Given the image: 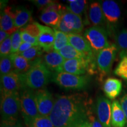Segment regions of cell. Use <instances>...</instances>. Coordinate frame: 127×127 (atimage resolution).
<instances>
[{"label":"cell","mask_w":127,"mask_h":127,"mask_svg":"<svg viewBox=\"0 0 127 127\" xmlns=\"http://www.w3.org/2000/svg\"><path fill=\"white\" fill-rule=\"evenodd\" d=\"M15 9L11 7H7L1 12V30L11 35L18 29L15 26Z\"/></svg>","instance_id":"cell-14"},{"label":"cell","mask_w":127,"mask_h":127,"mask_svg":"<svg viewBox=\"0 0 127 127\" xmlns=\"http://www.w3.org/2000/svg\"><path fill=\"white\" fill-rule=\"evenodd\" d=\"M101 5L105 21L110 27L115 25L121 17V9L118 4L112 0H105L101 1Z\"/></svg>","instance_id":"cell-12"},{"label":"cell","mask_w":127,"mask_h":127,"mask_svg":"<svg viewBox=\"0 0 127 127\" xmlns=\"http://www.w3.org/2000/svg\"><path fill=\"white\" fill-rule=\"evenodd\" d=\"M31 2L34 4L39 9H42V11L46 8L55 2L52 0H33Z\"/></svg>","instance_id":"cell-36"},{"label":"cell","mask_w":127,"mask_h":127,"mask_svg":"<svg viewBox=\"0 0 127 127\" xmlns=\"http://www.w3.org/2000/svg\"><path fill=\"white\" fill-rule=\"evenodd\" d=\"M120 56L121 60L114 70V74L127 80V55L120 53Z\"/></svg>","instance_id":"cell-28"},{"label":"cell","mask_w":127,"mask_h":127,"mask_svg":"<svg viewBox=\"0 0 127 127\" xmlns=\"http://www.w3.org/2000/svg\"><path fill=\"white\" fill-rule=\"evenodd\" d=\"M20 75L23 88L37 90L43 88L49 83L52 74L41 57L33 62L32 65L27 72Z\"/></svg>","instance_id":"cell-2"},{"label":"cell","mask_w":127,"mask_h":127,"mask_svg":"<svg viewBox=\"0 0 127 127\" xmlns=\"http://www.w3.org/2000/svg\"><path fill=\"white\" fill-rule=\"evenodd\" d=\"M115 45L118 50L127 52V30H123L115 36Z\"/></svg>","instance_id":"cell-29"},{"label":"cell","mask_w":127,"mask_h":127,"mask_svg":"<svg viewBox=\"0 0 127 127\" xmlns=\"http://www.w3.org/2000/svg\"><path fill=\"white\" fill-rule=\"evenodd\" d=\"M1 93H11L21 91L23 88L21 75L12 72L1 76Z\"/></svg>","instance_id":"cell-10"},{"label":"cell","mask_w":127,"mask_h":127,"mask_svg":"<svg viewBox=\"0 0 127 127\" xmlns=\"http://www.w3.org/2000/svg\"><path fill=\"white\" fill-rule=\"evenodd\" d=\"M68 37L69 44L76 50L88 57L94 56L91 46L84 36L80 34L71 33L68 34Z\"/></svg>","instance_id":"cell-15"},{"label":"cell","mask_w":127,"mask_h":127,"mask_svg":"<svg viewBox=\"0 0 127 127\" xmlns=\"http://www.w3.org/2000/svg\"><path fill=\"white\" fill-rule=\"evenodd\" d=\"M123 88L122 81L115 78H109L106 79L104 84V92L107 98L114 99L119 96Z\"/></svg>","instance_id":"cell-18"},{"label":"cell","mask_w":127,"mask_h":127,"mask_svg":"<svg viewBox=\"0 0 127 127\" xmlns=\"http://www.w3.org/2000/svg\"><path fill=\"white\" fill-rule=\"evenodd\" d=\"M40 34L38 38V44L43 49L44 51L49 52L53 50L55 41V31L50 27L44 26L38 24Z\"/></svg>","instance_id":"cell-13"},{"label":"cell","mask_w":127,"mask_h":127,"mask_svg":"<svg viewBox=\"0 0 127 127\" xmlns=\"http://www.w3.org/2000/svg\"><path fill=\"white\" fill-rule=\"evenodd\" d=\"M44 50L39 45L32 46L26 51L20 54L30 61H34L38 58H41L42 55Z\"/></svg>","instance_id":"cell-27"},{"label":"cell","mask_w":127,"mask_h":127,"mask_svg":"<svg viewBox=\"0 0 127 127\" xmlns=\"http://www.w3.org/2000/svg\"><path fill=\"white\" fill-rule=\"evenodd\" d=\"M38 24L39 23H36V22L32 21L31 23L27 25L24 27L21 28L20 30L22 31H24L30 34V35L38 38L41 32Z\"/></svg>","instance_id":"cell-32"},{"label":"cell","mask_w":127,"mask_h":127,"mask_svg":"<svg viewBox=\"0 0 127 127\" xmlns=\"http://www.w3.org/2000/svg\"><path fill=\"white\" fill-rule=\"evenodd\" d=\"M55 31V41L54 43L53 50L57 51H59L63 48L69 44L68 34L63 32L54 30Z\"/></svg>","instance_id":"cell-26"},{"label":"cell","mask_w":127,"mask_h":127,"mask_svg":"<svg viewBox=\"0 0 127 127\" xmlns=\"http://www.w3.org/2000/svg\"><path fill=\"white\" fill-rule=\"evenodd\" d=\"M9 36H10V35L8 33H7V32L4 31L2 30H0V42H1V43L4 40H5Z\"/></svg>","instance_id":"cell-41"},{"label":"cell","mask_w":127,"mask_h":127,"mask_svg":"<svg viewBox=\"0 0 127 127\" xmlns=\"http://www.w3.org/2000/svg\"><path fill=\"white\" fill-rule=\"evenodd\" d=\"M88 17L94 26L104 24L105 21L101 5L98 2H94L90 4L88 11Z\"/></svg>","instance_id":"cell-20"},{"label":"cell","mask_w":127,"mask_h":127,"mask_svg":"<svg viewBox=\"0 0 127 127\" xmlns=\"http://www.w3.org/2000/svg\"><path fill=\"white\" fill-rule=\"evenodd\" d=\"M21 114L25 124L29 127L35 118L39 115L35 99L34 91L23 88L20 92Z\"/></svg>","instance_id":"cell-3"},{"label":"cell","mask_w":127,"mask_h":127,"mask_svg":"<svg viewBox=\"0 0 127 127\" xmlns=\"http://www.w3.org/2000/svg\"><path fill=\"white\" fill-rule=\"evenodd\" d=\"M32 22L31 12L24 7L15 9V26L18 29L22 28Z\"/></svg>","instance_id":"cell-22"},{"label":"cell","mask_w":127,"mask_h":127,"mask_svg":"<svg viewBox=\"0 0 127 127\" xmlns=\"http://www.w3.org/2000/svg\"><path fill=\"white\" fill-rule=\"evenodd\" d=\"M1 127H25L18 119L10 121H1Z\"/></svg>","instance_id":"cell-37"},{"label":"cell","mask_w":127,"mask_h":127,"mask_svg":"<svg viewBox=\"0 0 127 127\" xmlns=\"http://www.w3.org/2000/svg\"><path fill=\"white\" fill-rule=\"evenodd\" d=\"M96 111L98 119L103 127H112V104L111 101L104 96H99L96 99Z\"/></svg>","instance_id":"cell-9"},{"label":"cell","mask_w":127,"mask_h":127,"mask_svg":"<svg viewBox=\"0 0 127 127\" xmlns=\"http://www.w3.org/2000/svg\"><path fill=\"white\" fill-rule=\"evenodd\" d=\"M62 13L63 12L52 10L42 11L39 18V20L45 25L54 28L61 20Z\"/></svg>","instance_id":"cell-23"},{"label":"cell","mask_w":127,"mask_h":127,"mask_svg":"<svg viewBox=\"0 0 127 127\" xmlns=\"http://www.w3.org/2000/svg\"><path fill=\"white\" fill-rule=\"evenodd\" d=\"M121 53H123V54H124L127 55V52H121Z\"/></svg>","instance_id":"cell-43"},{"label":"cell","mask_w":127,"mask_h":127,"mask_svg":"<svg viewBox=\"0 0 127 127\" xmlns=\"http://www.w3.org/2000/svg\"><path fill=\"white\" fill-rule=\"evenodd\" d=\"M14 66V71L20 74L26 73L32 65L33 62L30 61L20 54H11Z\"/></svg>","instance_id":"cell-21"},{"label":"cell","mask_w":127,"mask_h":127,"mask_svg":"<svg viewBox=\"0 0 127 127\" xmlns=\"http://www.w3.org/2000/svg\"><path fill=\"white\" fill-rule=\"evenodd\" d=\"M34 95L39 115L50 117L55 104L52 94L47 89L42 88L34 91Z\"/></svg>","instance_id":"cell-8"},{"label":"cell","mask_w":127,"mask_h":127,"mask_svg":"<svg viewBox=\"0 0 127 127\" xmlns=\"http://www.w3.org/2000/svg\"><path fill=\"white\" fill-rule=\"evenodd\" d=\"M20 112H21L20 93H1V121L17 120Z\"/></svg>","instance_id":"cell-5"},{"label":"cell","mask_w":127,"mask_h":127,"mask_svg":"<svg viewBox=\"0 0 127 127\" xmlns=\"http://www.w3.org/2000/svg\"><path fill=\"white\" fill-rule=\"evenodd\" d=\"M51 80L65 90H81L87 88L90 79L87 75H77L64 72H55Z\"/></svg>","instance_id":"cell-4"},{"label":"cell","mask_w":127,"mask_h":127,"mask_svg":"<svg viewBox=\"0 0 127 127\" xmlns=\"http://www.w3.org/2000/svg\"><path fill=\"white\" fill-rule=\"evenodd\" d=\"M12 52V44L11 36L7 38L1 43L0 45V56L1 58L7 57L11 54Z\"/></svg>","instance_id":"cell-33"},{"label":"cell","mask_w":127,"mask_h":127,"mask_svg":"<svg viewBox=\"0 0 127 127\" xmlns=\"http://www.w3.org/2000/svg\"><path fill=\"white\" fill-rule=\"evenodd\" d=\"M12 71H14V66L11 55L1 58V62H0L1 76L6 75Z\"/></svg>","instance_id":"cell-30"},{"label":"cell","mask_w":127,"mask_h":127,"mask_svg":"<svg viewBox=\"0 0 127 127\" xmlns=\"http://www.w3.org/2000/svg\"><path fill=\"white\" fill-rule=\"evenodd\" d=\"M12 44V54H15L18 52L20 45L23 43V39L21 36V31L20 30L13 33L11 35Z\"/></svg>","instance_id":"cell-34"},{"label":"cell","mask_w":127,"mask_h":127,"mask_svg":"<svg viewBox=\"0 0 127 127\" xmlns=\"http://www.w3.org/2000/svg\"><path fill=\"white\" fill-rule=\"evenodd\" d=\"M89 57L87 60H65L58 72H67L77 75H84L87 72Z\"/></svg>","instance_id":"cell-11"},{"label":"cell","mask_w":127,"mask_h":127,"mask_svg":"<svg viewBox=\"0 0 127 127\" xmlns=\"http://www.w3.org/2000/svg\"><path fill=\"white\" fill-rule=\"evenodd\" d=\"M44 63L51 71L58 72L63 63L65 61L58 51L52 50L42 57Z\"/></svg>","instance_id":"cell-17"},{"label":"cell","mask_w":127,"mask_h":127,"mask_svg":"<svg viewBox=\"0 0 127 127\" xmlns=\"http://www.w3.org/2000/svg\"><path fill=\"white\" fill-rule=\"evenodd\" d=\"M88 123L90 127H103L98 118H96L95 116H94L92 112L89 115Z\"/></svg>","instance_id":"cell-38"},{"label":"cell","mask_w":127,"mask_h":127,"mask_svg":"<svg viewBox=\"0 0 127 127\" xmlns=\"http://www.w3.org/2000/svg\"><path fill=\"white\" fill-rule=\"evenodd\" d=\"M21 36L23 42H28V43L31 44L33 46L39 45L38 41L37 38H35L34 36L30 35L28 33L25 32L24 31H21Z\"/></svg>","instance_id":"cell-35"},{"label":"cell","mask_w":127,"mask_h":127,"mask_svg":"<svg viewBox=\"0 0 127 127\" xmlns=\"http://www.w3.org/2000/svg\"><path fill=\"white\" fill-rule=\"evenodd\" d=\"M84 36L90 44L95 57L100 51L111 45L108 39L107 32L101 27H90L84 32Z\"/></svg>","instance_id":"cell-6"},{"label":"cell","mask_w":127,"mask_h":127,"mask_svg":"<svg viewBox=\"0 0 127 127\" xmlns=\"http://www.w3.org/2000/svg\"><path fill=\"white\" fill-rule=\"evenodd\" d=\"M29 127H55L50 117L39 115L33 121Z\"/></svg>","instance_id":"cell-31"},{"label":"cell","mask_w":127,"mask_h":127,"mask_svg":"<svg viewBox=\"0 0 127 127\" xmlns=\"http://www.w3.org/2000/svg\"><path fill=\"white\" fill-rule=\"evenodd\" d=\"M111 124L112 127H125L127 125L126 117L118 100H114L112 103Z\"/></svg>","instance_id":"cell-19"},{"label":"cell","mask_w":127,"mask_h":127,"mask_svg":"<svg viewBox=\"0 0 127 127\" xmlns=\"http://www.w3.org/2000/svg\"><path fill=\"white\" fill-rule=\"evenodd\" d=\"M58 52L65 60H87L89 57L85 54H84L81 53V52L78 51L76 50L75 48L71 46L69 44L65 46L61 50H60Z\"/></svg>","instance_id":"cell-24"},{"label":"cell","mask_w":127,"mask_h":127,"mask_svg":"<svg viewBox=\"0 0 127 127\" xmlns=\"http://www.w3.org/2000/svg\"><path fill=\"white\" fill-rule=\"evenodd\" d=\"M61 19L72 33L80 34L82 32L84 24L81 16L76 15L65 9L62 13Z\"/></svg>","instance_id":"cell-16"},{"label":"cell","mask_w":127,"mask_h":127,"mask_svg":"<svg viewBox=\"0 0 127 127\" xmlns=\"http://www.w3.org/2000/svg\"><path fill=\"white\" fill-rule=\"evenodd\" d=\"M32 45L31 44L28 43V42H23V43L21 44V45H20V48H19L18 52H17V54H21L22 52H24L26 51H27L28 49H30V48H31L32 47Z\"/></svg>","instance_id":"cell-40"},{"label":"cell","mask_w":127,"mask_h":127,"mask_svg":"<svg viewBox=\"0 0 127 127\" xmlns=\"http://www.w3.org/2000/svg\"><path fill=\"white\" fill-rule=\"evenodd\" d=\"M118 50L115 44L103 49L96 55V65L100 77L103 78L110 72Z\"/></svg>","instance_id":"cell-7"},{"label":"cell","mask_w":127,"mask_h":127,"mask_svg":"<svg viewBox=\"0 0 127 127\" xmlns=\"http://www.w3.org/2000/svg\"><path fill=\"white\" fill-rule=\"evenodd\" d=\"M82 127H90V124H89V123L88 122V123H87L86 124H85V125H83Z\"/></svg>","instance_id":"cell-42"},{"label":"cell","mask_w":127,"mask_h":127,"mask_svg":"<svg viewBox=\"0 0 127 127\" xmlns=\"http://www.w3.org/2000/svg\"><path fill=\"white\" fill-rule=\"evenodd\" d=\"M120 104L121 105V107L124 112L125 117L127 119V94H125L120 99Z\"/></svg>","instance_id":"cell-39"},{"label":"cell","mask_w":127,"mask_h":127,"mask_svg":"<svg viewBox=\"0 0 127 127\" xmlns=\"http://www.w3.org/2000/svg\"><path fill=\"white\" fill-rule=\"evenodd\" d=\"M87 1L85 0H75L74 2L69 3L66 6V9L76 15L81 16L86 9Z\"/></svg>","instance_id":"cell-25"},{"label":"cell","mask_w":127,"mask_h":127,"mask_svg":"<svg viewBox=\"0 0 127 127\" xmlns=\"http://www.w3.org/2000/svg\"><path fill=\"white\" fill-rule=\"evenodd\" d=\"M91 112L87 95H60L55 100L50 118L55 127H82L88 122Z\"/></svg>","instance_id":"cell-1"}]
</instances>
